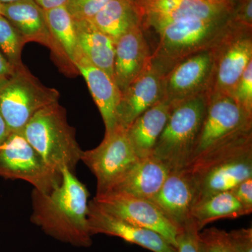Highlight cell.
Instances as JSON below:
<instances>
[{"label":"cell","instance_id":"1","mask_svg":"<svg viewBox=\"0 0 252 252\" xmlns=\"http://www.w3.org/2000/svg\"><path fill=\"white\" fill-rule=\"evenodd\" d=\"M62 182L49 193H32L31 220L46 235L78 248L93 243L88 222L89 193L74 172L63 169Z\"/></svg>","mask_w":252,"mask_h":252},{"label":"cell","instance_id":"2","mask_svg":"<svg viewBox=\"0 0 252 252\" xmlns=\"http://www.w3.org/2000/svg\"><path fill=\"white\" fill-rule=\"evenodd\" d=\"M185 169L193 182L195 204L231 190L252 177V129L225 141Z\"/></svg>","mask_w":252,"mask_h":252},{"label":"cell","instance_id":"3","mask_svg":"<svg viewBox=\"0 0 252 252\" xmlns=\"http://www.w3.org/2000/svg\"><path fill=\"white\" fill-rule=\"evenodd\" d=\"M21 133L50 168L60 174L65 167L74 172L83 150L59 102L38 111Z\"/></svg>","mask_w":252,"mask_h":252},{"label":"cell","instance_id":"4","mask_svg":"<svg viewBox=\"0 0 252 252\" xmlns=\"http://www.w3.org/2000/svg\"><path fill=\"white\" fill-rule=\"evenodd\" d=\"M230 16L186 18L160 28L157 31L159 43L152 54L151 63L166 75L182 60L215 45L229 29Z\"/></svg>","mask_w":252,"mask_h":252},{"label":"cell","instance_id":"5","mask_svg":"<svg viewBox=\"0 0 252 252\" xmlns=\"http://www.w3.org/2000/svg\"><path fill=\"white\" fill-rule=\"evenodd\" d=\"M208 94H201L175 104L154 147L153 156L169 170L188 167L208 106Z\"/></svg>","mask_w":252,"mask_h":252},{"label":"cell","instance_id":"6","mask_svg":"<svg viewBox=\"0 0 252 252\" xmlns=\"http://www.w3.org/2000/svg\"><path fill=\"white\" fill-rule=\"evenodd\" d=\"M60 94L46 87L25 67L0 80V114L11 132H21L38 111L59 102Z\"/></svg>","mask_w":252,"mask_h":252},{"label":"cell","instance_id":"7","mask_svg":"<svg viewBox=\"0 0 252 252\" xmlns=\"http://www.w3.org/2000/svg\"><path fill=\"white\" fill-rule=\"evenodd\" d=\"M0 177L26 181L43 193L62 182V174L46 165L21 132H10L0 144Z\"/></svg>","mask_w":252,"mask_h":252},{"label":"cell","instance_id":"8","mask_svg":"<svg viewBox=\"0 0 252 252\" xmlns=\"http://www.w3.org/2000/svg\"><path fill=\"white\" fill-rule=\"evenodd\" d=\"M139 158L131 145L127 130L118 126L105 132L95 148L83 151L81 160L90 169L97 181L95 196L108 193L113 185Z\"/></svg>","mask_w":252,"mask_h":252},{"label":"cell","instance_id":"9","mask_svg":"<svg viewBox=\"0 0 252 252\" xmlns=\"http://www.w3.org/2000/svg\"><path fill=\"white\" fill-rule=\"evenodd\" d=\"M250 129L252 119L231 95L210 97L188 167L225 141Z\"/></svg>","mask_w":252,"mask_h":252},{"label":"cell","instance_id":"10","mask_svg":"<svg viewBox=\"0 0 252 252\" xmlns=\"http://www.w3.org/2000/svg\"><path fill=\"white\" fill-rule=\"evenodd\" d=\"M231 20L228 31L215 45V74L209 97L231 95L252 61V30L237 26Z\"/></svg>","mask_w":252,"mask_h":252},{"label":"cell","instance_id":"11","mask_svg":"<svg viewBox=\"0 0 252 252\" xmlns=\"http://www.w3.org/2000/svg\"><path fill=\"white\" fill-rule=\"evenodd\" d=\"M216 44L190 55L169 71L164 77V98L177 104L199 94L209 95L215 74Z\"/></svg>","mask_w":252,"mask_h":252},{"label":"cell","instance_id":"12","mask_svg":"<svg viewBox=\"0 0 252 252\" xmlns=\"http://www.w3.org/2000/svg\"><path fill=\"white\" fill-rule=\"evenodd\" d=\"M92 200L118 218L158 233L176 249L180 230L151 200L116 193L94 196Z\"/></svg>","mask_w":252,"mask_h":252},{"label":"cell","instance_id":"13","mask_svg":"<svg viewBox=\"0 0 252 252\" xmlns=\"http://www.w3.org/2000/svg\"><path fill=\"white\" fill-rule=\"evenodd\" d=\"M164 77L150 62L122 93L117 112L118 126L127 130L137 118L164 99Z\"/></svg>","mask_w":252,"mask_h":252},{"label":"cell","instance_id":"14","mask_svg":"<svg viewBox=\"0 0 252 252\" xmlns=\"http://www.w3.org/2000/svg\"><path fill=\"white\" fill-rule=\"evenodd\" d=\"M88 222L91 234L118 237L152 252H177L161 235L137 226L104 211L93 200L89 202Z\"/></svg>","mask_w":252,"mask_h":252},{"label":"cell","instance_id":"15","mask_svg":"<svg viewBox=\"0 0 252 252\" xmlns=\"http://www.w3.org/2000/svg\"><path fill=\"white\" fill-rule=\"evenodd\" d=\"M138 5L142 17L145 16L147 23L157 32L180 20L218 19L228 17L233 11L206 0H145Z\"/></svg>","mask_w":252,"mask_h":252},{"label":"cell","instance_id":"16","mask_svg":"<svg viewBox=\"0 0 252 252\" xmlns=\"http://www.w3.org/2000/svg\"><path fill=\"white\" fill-rule=\"evenodd\" d=\"M150 200L180 231L190 224L194 220L191 212L195 195L188 170H171L160 190Z\"/></svg>","mask_w":252,"mask_h":252},{"label":"cell","instance_id":"17","mask_svg":"<svg viewBox=\"0 0 252 252\" xmlns=\"http://www.w3.org/2000/svg\"><path fill=\"white\" fill-rule=\"evenodd\" d=\"M1 14L17 30L26 43L35 41L47 46L59 61L76 69L61 54L50 32L45 11L34 0H18L1 4Z\"/></svg>","mask_w":252,"mask_h":252},{"label":"cell","instance_id":"18","mask_svg":"<svg viewBox=\"0 0 252 252\" xmlns=\"http://www.w3.org/2000/svg\"><path fill=\"white\" fill-rule=\"evenodd\" d=\"M151 58L142 26L119 38L115 44L113 79L121 92L144 72L151 62Z\"/></svg>","mask_w":252,"mask_h":252},{"label":"cell","instance_id":"19","mask_svg":"<svg viewBox=\"0 0 252 252\" xmlns=\"http://www.w3.org/2000/svg\"><path fill=\"white\" fill-rule=\"evenodd\" d=\"M170 172L168 167L154 156L140 158L117 181L107 193L125 194L152 200L160 190Z\"/></svg>","mask_w":252,"mask_h":252},{"label":"cell","instance_id":"20","mask_svg":"<svg viewBox=\"0 0 252 252\" xmlns=\"http://www.w3.org/2000/svg\"><path fill=\"white\" fill-rule=\"evenodd\" d=\"M75 67L87 83L102 116L105 132L114 130L118 127L117 112L122 92L112 77L102 69L93 65L84 56L75 64Z\"/></svg>","mask_w":252,"mask_h":252},{"label":"cell","instance_id":"21","mask_svg":"<svg viewBox=\"0 0 252 252\" xmlns=\"http://www.w3.org/2000/svg\"><path fill=\"white\" fill-rule=\"evenodd\" d=\"M175 104L166 99L146 111L127 129L131 145L139 158L153 156L154 147Z\"/></svg>","mask_w":252,"mask_h":252},{"label":"cell","instance_id":"22","mask_svg":"<svg viewBox=\"0 0 252 252\" xmlns=\"http://www.w3.org/2000/svg\"><path fill=\"white\" fill-rule=\"evenodd\" d=\"M74 26L83 56L113 79L115 42L90 19L74 20Z\"/></svg>","mask_w":252,"mask_h":252},{"label":"cell","instance_id":"23","mask_svg":"<svg viewBox=\"0 0 252 252\" xmlns=\"http://www.w3.org/2000/svg\"><path fill=\"white\" fill-rule=\"evenodd\" d=\"M142 18L135 0H112L90 20L116 44L126 32L142 26Z\"/></svg>","mask_w":252,"mask_h":252},{"label":"cell","instance_id":"24","mask_svg":"<svg viewBox=\"0 0 252 252\" xmlns=\"http://www.w3.org/2000/svg\"><path fill=\"white\" fill-rule=\"evenodd\" d=\"M46 23L53 39L64 59L75 67L83 57L78 44L74 20L66 6L44 10Z\"/></svg>","mask_w":252,"mask_h":252},{"label":"cell","instance_id":"25","mask_svg":"<svg viewBox=\"0 0 252 252\" xmlns=\"http://www.w3.org/2000/svg\"><path fill=\"white\" fill-rule=\"evenodd\" d=\"M252 211L244 206L232 192H220L194 205L192 218L200 230L208 223L221 219H235L250 215Z\"/></svg>","mask_w":252,"mask_h":252},{"label":"cell","instance_id":"26","mask_svg":"<svg viewBox=\"0 0 252 252\" xmlns=\"http://www.w3.org/2000/svg\"><path fill=\"white\" fill-rule=\"evenodd\" d=\"M26 41L13 25L0 14V51L14 68L23 65L21 52Z\"/></svg>","mask_w":252,"mask_h":252},{"label":"cell","instance_id":"27","mask_svg":"<svg viewBox=\"0 0 252 252\" xmlns=\"http://www.w3.org/2000/svg\"><path fill=\"white\" fill-rule=\"evenodd\" d=\"M200 252H235L228 237V232L215 227L199 233Z\"/></svg>","mask_w":252,"mask_h":252},{"label":"cell","instance_id":"28","mask_svg":"<svg viewBox=\"0 0 252 252\" xmlns=\"http://www.w3.org/2000/svg\"><path fill=\"white\" fill-rule=\"evenodd\" d=\"M231 96L247 116L252 119V61L240 77Z\"/></svg>","mask_w":252,"mask_h":252},{"label":"cell","instance_id":"29","mask_svg":"<svg viewBox=\"0 0 252 252\" xmlns=\"http://www.w3.org/2000/svg\"><path fill=\"white\" fill-rule=\"evenodd\" d=\"M112 0H69L67 9L74 20L91 19Z\"/></svg>","mask_w":252,"mask_h":252},{"label":"cell","instance_id":"30","mask_svg":"<svg viewBox=\"0 0 252 252\" xmlns=\"http://www.w3.org/2000/svg\"><path fill=\"white\" fill-rule=\"evenodd\" d=\"M201 230L193 222L180 230L177 238V252H200L199 233Z\"/></svg>","mask_w":252,"mask_h":252},{"label":"cell","instance_id":"31","mask_svg":"<svg viewBox=\"0 0 252 252\" xmlns=\"http://www.w3.org/2000/svg\"><path fill=\"white\" fill-rule=\"evenodd\" d=\"M228 237L235 252H252V228L231 230Z\"/></svg>","mask_w":252,"mask_h":252},{"label":"cell","instance_id":"32","mask_svg":"<svg viewBox=\"0 0 252 252\" xmlns=\"http://www.w3.org/2000/svg\"><path fill=\"white\" fill-rule=\"evenodd\" d=\"M231 19L237 26L252 29V0H241L238 8L233 11Z\"/></svg>","mask_w":252,"mask_h":252},{"label":"cell","instance_id":"33","mask_svg":"<svg viewBox=\"0 0 252 252\" xmlns=\"http://www.w3.org/2000/svg\"><path fill=\"white\" fill-rule=\"evenodd\" d=\"M230 191L244 206L252 212V177L240 182Z\"/></svg>","mask_w":252,"mask_h":252},{"label":"cell","instance_id":"34","mask_svg":"<svg viewBox=\"0 0 252 252\" xmlns=\"http://www.w3.org/2000/svg\"><path fill=\"white\" fill-rule=\"evenodd\" d=\"M16 68L10 64L9 61L0 51V80L9 77L14 72Z\"/></svg>","mask_w":252,"mask_h":252},{"label":"cell","instance_id":"35","mask_svg":"<svg viewBox=\"0 0 252 252\" xmlns=\"http://www.w3.org/2000/svg\"><path fill=\"white\" fill-rule=\"evenodd\" d=\"M43 9L49 10L67 6L69 0H34Z\"/></svg>","mask_w":252,"mask_h":252},{"label":"cell","instance_id":"36","mask_svg":"<svg viewBox=\"0 0 252 252\" xmlns=\"http://www.w3.org/2000/svg\"><path fill=\"white\" fill-rule=\"evenodd\" d=\"M10 130L8 126H6L4 119L1 117L0 114V144L4 142L6 140V137L10 134Z\"/></svg>","mask_w":252,"mask_h":252},{"label":"cell","instance_id":"37","mask_svg":"<svg viewBox=\"0 0 252 252\" xmlns=\"http://www.w3.org/2000/svg\"><path fill=\"white\" fill-rule=\"evenodd\" d=\"M209 2L219 6H224L230 9H233V3L231 0H206Z\"/></svg>","mask_w":252,"mask_h":252},{"label":"cell","instance_id":"38","mask_svg":"<svg viewBox=\"0 0 252 252\" xmlns=\"http://www.w3.org/2000/svg\"><path fill=\"white\" fill-rule=\"evenodd\" d=\"M18 0H0V3L1 4H8V3L14 2Z\"/></svg>","mask_w":252,"mask_h":252},{"label":"cell","instance_id":"39","mask_svg":"<svg viewBox=\"0 0 252 252\" xmlns=\"http://www.w3.org/2000/svg\"><path fill=\"white\" fill-rule=\"evenodd\" d=\"M136 2H137V4H140V3L142 2V1H145V0H135Z\"/></svg>","mask_w":252,"mask_h":252},{"label":"cell","instance_id":"40","mask_svg":"<svg viewBox=\"0 0 252 252\" xmlns=\"http://www.w3.org/2000/svg\"><path fill=\"white\" fill-rule=\"evenodd\" d=\"M1 4L0 3V14H1Z\"/></svg>","mask_w":252,"mask_h":252}]
</instances>
